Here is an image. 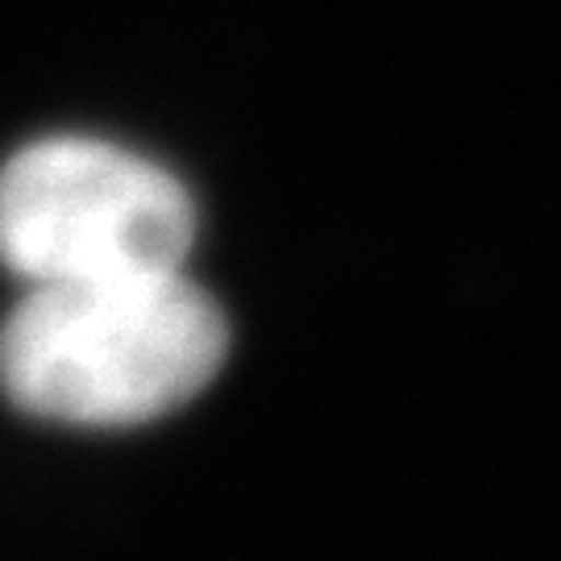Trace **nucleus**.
<instances>
[{"label":"nucleus","mask_w":561,"mask_h":561,"mask_svg":"<svg viewBox=\"0 0 561 561\" xmlns=\"http://www.w3.org/2000/svg\"><path fill=\"white\" fill-rule=\"evenodd\" d=\"M225 350L221 308L180 271L46 283L0 324V387L46 421L134 424L192 400Z\"/></svg>","instance_id":"1"},{"label":"nucleus","mask_w":561,"mask_h":561,"mask_svg":"<svg viewBox=\"0 0 561 561\" xmlns=\"http://www.w3.org/2000/svg\"><path fill=\"white\" fill-rule=\"evenodd\" d=\"M192 238L183 183L129 150L50 138L0 167V262L34 287L171 275Z\"/></svg>","instance_id":"2"}]
</instances>
